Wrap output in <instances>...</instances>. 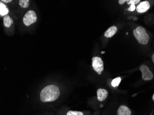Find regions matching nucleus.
Wrapping results in <instances>:
<instances>
[{"instance_id": "12", "label": "nucleus", "mask_w": 154, "mask_h": 115, "mask_svg": "<svg viewBox=\"0 0 154 115\" xmlns=\"http://www.w3.org/2000/svg\"><path fill=\"white\" fill-rule=\"evenodd\" d=\"M121 81H122V78L120 77H117L114 79L111 82L112 86L115 87V88L118 87L120 84Z\"/></svg>"}, {"instance_id": "19", "label": "nucleus", "mask_w": 154, "mask_h": 115, "mask_svg": "<svg viewBox=\"0 0 154 115\" xmlns=\"http://www.w3.org/2000/svg\"><path fill=\"white\" fill-rule=\"evenodd\" d=\"M152 98H153V101H154V94H153V97H152Z\"/></svg>"}, {"instance_id": "21", "label": "nucleus", "mask_w": 154, "mask_h": 115, "mask_svg": "<svg viewBox=\"0 0 154 115\" xmlns=\"http://www.w3.org/2000/svg\"><path fill=\"white\" fill-rule=\"evenodd\" d=\"M103 105H102V104H101V105H100V107H103Z\"/></svg>"}, {"instance_id": "13", "label": "nucleus", "mask_w": 154, "mask_h": 115, "mask_svg": "<svg viewBox=\"0 0 154 115\" xmlns=\"http://www.w3.org/2000/svg\"><path fill=\"white\" fill-rule=\"evenodd\" d=\"M29 0H20L19 4L22 8H27L29 6Z\"/></svg>"}, {"instance_id": "2", "label": "nucleus", "mask_w": 154, "mask_h": 115, "mask_svg": "<svg viewBox=\"0 0 154 115\" xmlns=\"http://www.w3.org/2000/svg\"><path fill=\"white\" fill-rule=\"evenodd\" d=\"M134 36L141 44L145 45L148 43L149 37L144 28L139 26L134 30Z\"/></svg>"}, {"instance_id": "4", "label": "nucleus", "mask_w": 154, "mask_h": 115, "mask_svg": "<svg viewBox=\"0 0 154 115\" xmlns=\"http://www.w3.org/2000/svg\"><path fill=\"white\" fill-rule=\"evenodd\" d=\"M92 66L98 74L101 75L103 71V62L102 58L99 57H94L92 58Z\"/></svg>"}, {"instance_id": "15", "label": "nucleus", "mask_w": 154, "mask_h": 115, "mask_svg": "<svg viewBox=\"0 0 154 115\" xmlns=\"http://www.w3.org/2000/svg\"><path fill=\"white\" fill-rule=\"evenodd\" d=\"M66 115H84V114L81 111L70 110L67 112Z\"/></svg>"}, {"instance_id": "14", "label": "nucleus", "mask_w": 154, "mask_h": 115, "mask_svg": "<svg viewBox=\"0 0 154 115\" xmlns=\"http://www.w3.org/2000/svg\"><path fill=\"white\" fill-rule=\"evenodd\" d=\"M140 0H132V2L131 4L130 7L128 9V10L129 11H134L136 9V7L135 5L138 4L140 2Z\"/></svg>"}, {"instance_id": "6", "label": "nucleus", "mask_w": 154, "mask_h": 115, "mask_svg": "<svg viewBox=\"0 0 154 115\" xmlns=\"http://www.w3.org/2000/svg\"><path fill=\"white\" fill-rule=\"evenodd\" d=\"M150 5L149 2L143 1L139 3L136 8L137 13H144L147 12L150 8Z\"/></svg>"}, {"instance_id": "20", "label": "nucleus", "mask_w": 154, "mask_h": 115, "mask_svg": "<svg viewBox=\"0 0 154 115\" xmlns=\"http://www.w3.org/2000/svg\"><path fill=\"white\" fill-rule=\"evenodd\" d=\"M105 53V52H101V53H102V54H103V53Z\"/></svg>"}, {"instance_id": "8", "label": "nucleus", "mask_w": 154, "mask_h": 115, "mask_svg": "<svg viewBox=\"0 0 154 115\" xmlns=\"http://www.w3.org/2000/svg\"><path fill=\"white\" fill-rule=\"evenodd\" d=\"M117 31L118 28L116 26H112L105 32L104 36L106 38H111L117 32Z\"/></svg>"}, {"instance_id": "17", "label": "nucleus", "mask_w": 154, "mask_h": 115, "mask_svg": "<svg viewBox=\"0 0 154 115\" xmlns=\"http://www.w3.org/2000/svg\"><path fill=\"white\" fill-rule=\"evenodd\" d=\"M1 2H3L5 3H9V2H12V0H1Z\"/></svg>"}, {"instance_id": "1", "label": "nucleus", "mask_w": 154, "mask_h": 115, "mask_svg": "<svg viewBox=\"0 0 154 115\" xmlns=\"http://www.w3.org/2000/svg\"><path fill=\"white\" fill-rule=\"evenodd\" d=\"M60 95L59 89L56 86L50 85L41 92L40 99L43 102H49L57 100Z\"/></svg>"}, {"instance_id": "10", "label": "nucleus", "mask_w": 154, "mask_h": 115, "mask_svg": "<svg viewBox=\"0 0 154 115\" xmlns=\"http://www.w3.org/2000/svg\"><path fill=\"white\" fill-rule=\"evenodd\" d=\"M9 12L8 8L7 6L2 3V2H0V15L1 16H4L7 15Z\"/></svg>"}, {"instance_id": "11", "label": "nucleus", "mask_w": 154, "mask_h": 115, "mask_svg": "<svg viewBox=\"0 0 154 115\" xmlns=\"http://www.w3.org/2000/svg\"><path fill=\"white\" fill-rule=\"evenodd\" d=\"M13 23V20L12 18L8 16V15H6L3 18V24L4 26L6 27L9 28L11 26V25Z\"/></svg>"}, {"instance_id": "5", "label": "nucleus", "mask_w": 154, "mask_h": 115, "mask_svg": "<svg viewBox=\"0 0 154 115\" xmlns=\"http://www.w3.org/2000/svg\"><path fill=\"white\" fill-rule=\"evenodd\" d=\"M139 69L141 71L142 77L144 81H150L154 77L153 72L147 65H141Z\"/></svg>"}, {"instance_id": "18", "label": "nucleus", "mask_w": 154, "mask_h": 115, "mask_svg": "<svg viewBox=\"0 0 154 115\" xmlns=\"http://www.w3.org/2000/svg\"><path fill=\"white\" fill-rule=\"evenodd\" d=\"M152 61H153V62L154 63V53L153 54V55H152Z\"/></svg>"}, {"instance_id": "3", "label": "nucleus", "mask_w": 154, "mask_h": 115, "mask_svg": "<svg viewBox=\"0 0 154 115\" xmlns=\"http://www.w3.org/2000/svg\"><path fill=\"white\" fill-rule=\"evenodd\" d=\"M37 20L36 14L33 10L28 11L23 17V23L25 26H29L32 24L35 23Z\"/></svg>"}, {"instance_id": "9", "label": "nucleus", "mask_w": 154, "mask_h": 115, "mask_svg": "<svg viewBox=\"0 0 154 115\" xmlns=\"http://www.w3.org/2000/svg\"><path fill=\"white\" fill-rule=\"evenodd\" d=\"M131 114L130 109L125 105H121L118 109V115H131Z\"/></svg>"}, {"instance_id": "7", "label": "nucleus", "mask_w": 154, "mask_h": 115, "mask_svg": "<svg viewBox=\"0 0 154 115\" xmlns=\"http://www.w3.org/2000/svg\"><path fill=\"white\" fill-rule=\"evenodd\" d=\"M108 92L106 89H99L97 90V96L98 100L100 101H103L108 96Z\"/></svg>"}, {"instance_id": "16", "label": "nucleus", "mask_w": 154, "mask_h": 115, "mask_svg": "<svg viewBox=\"0 0 154 115\" xmlns=\"http://www.w3.org/2000/svg\"><path fill=\"white\" fill-rule=\"evenodd\" d=\"M126 2V0H119L118 1V2L120 5H123L124 4L125 2Z\"/></svg>"}]
</instances>
